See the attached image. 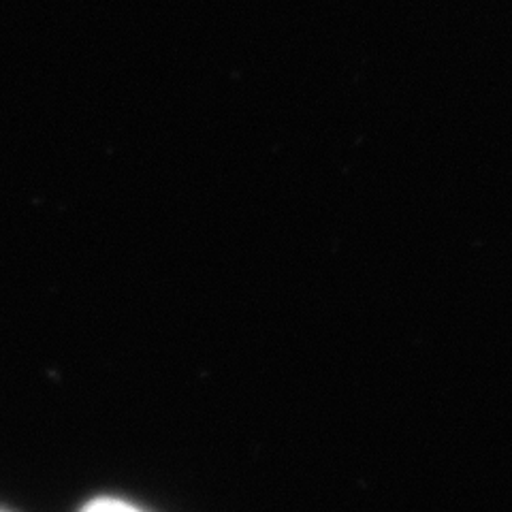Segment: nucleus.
<instances>
[{
	"mask_svg": "<svg viewBox=\"0 0 512 512\" xmlns=\"http://www.w3.org/2000/svg\"><path fill=\"white\" fill-rule=\"evenodd\" d=\"M84 512H139V510L116 500H99V502H92Z\"/></svg>",
	"mask_w": 512,
	"mask_h": 512,
	"instance_id": "f257e3e1",
	"label": "nucleus"
}]
</instances>
